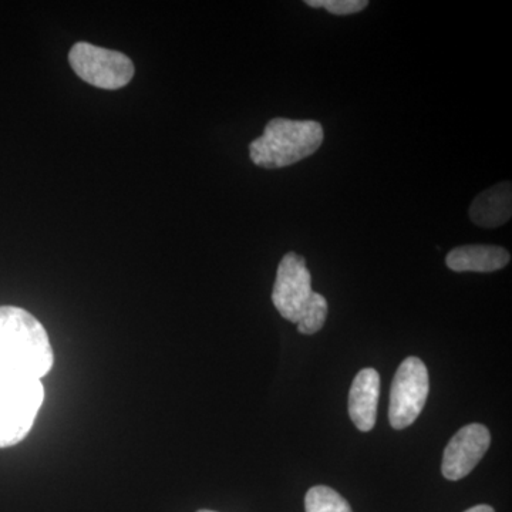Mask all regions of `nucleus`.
<instances>
[{
	"label": "nucleus",
	"instance_id": "7",
	"mask_svg": "<svg viewBox=\"0 0 512 512\" xmlns=\"http://www.w3.org/2000/svg\"><path fill=\"white\" fill-rule=\"evenodd\" d=\"M491 444V434L483 424L464 426L447 444L441 463V473L450 481L467 477L483 460Z\"/></svg>",
	"mask_w": 512,
	"mask_h": 512
},
{
	"label": "nucleus",
	"instance_id": "2",
	"mask_svg": "<svg viewBox=\"0 0 512 512\" xmlns=\"http://www.w3.org/2000/svg\"><path fill=\"white\" fill-rule=\"evenodd\" d=\"M43 402L42 380L26 375L0 356V448L16 446L29 436Z\"/></svg>",
	"mask_w": 512,
	"mask_h": 512
},
{
	"label": "nucleus",
	"instance_id": "10",
	"mask_svg": "<svg viewBox=\"0 0 512 512\" xmlns=\"http://www.w3.org/2000/svg\"><path fill=\"white\" fill-rule=\"evenodd\" d=\"M512 187L510 181L481 192L470 207V218L481 228H497L510 221Z\"/></svg>",
	"mask_w": 512,
	"mask_h": 512
},
{
	"label": "nucleus",
	"instance_id": "13",
	"mask_svg": "<svg viewBox=\"0 0 512 512\" xmlns=\"http://www.w3.org/2000/svg\"><path fill=\"white\" fill-rule=\"evenodd\" d=\"M311 8H325L332 15L346 16L362 12L367 8V0H306Z\"/></svg>",
	"mask_w": 512,
	"mask_h": 512
},
{
	"label": "nucleus",
	"instance_id": "11",
	"mask_svg": "<svg viewBox=\"0 0 512 512\" xmlns=\"http://www.w3.org/2000/svg\"><path fill=\"white\" fill-rule=\"evenodd\" d=\"M306 512H353L348 501L333 488L316 485L306 493Z\"/></svg>",
	"mask_w": 512,
	"mask_h": 512
},
{
	"label": "nucleus",
	"instance_id": "5",
	"mask_svg": "<svg viewBox=\"0 0 512 512\" xmlns=\"http://www.w3.org/2000/svg\"><path fill=\"white\" fill-rule=\"evenodd\" d=\"M429 390V370L423 360L416 356L404 359L390 390V426L396 430L412 426L426 406Z\"/></svg>",
	"mask_w": 512,
	"mask_h": 512
},
{
	"label": "nucleus",
	"instance_id": "15",
	"mask_svg": "<svg viewBox=\"0 0 512 512\" xmlns=\"http://www.w3.org/2000/svg\"><path fill=\"white\" fill-rule=\"evenodd\" d=\"M197 512H215V511H211V510H200V511H197Z\"/></svg>",
	"mask_w": 512,
	"mask_h": 512
},
{
	"label": "nucleus",
	"instance_id": "9",
	"mask_svg": "<svg viewBox=\"0 0 512 512\" xmlns=\"http://www.w3.org/2000/svg\"><path fill=\"white\" fill-rule=\"evenodd\" d=\"M510 261V252L497 245H464L454 248L446 258V264L451 271L480 274L500 271Z\"/></svg>",
	"mask_w": 512,
	"mask_h": 512
},
{
	"label": "nucleus",
	"instance_id": "14",
	"mask_svg": "<svg viewBox=\"0 0 512 512\" xmlns=\"http://www.w3.org/2000/svg\"><path fill=\"white\" fill-rule=\"evenodd\" d=\"M464 512H495L493 507H490V505H476V507L468 508L467 511Z\"/></svg>",
	"mask_w": 512,
	"mask_h": 512
},
{
	"label": "nucleus",
	"instance_id": "8",
	"mask_svg": "<svg viewBox=\"0 0 512 512\" xmlns=\"http://www.w3.org/2000/svg\"><path fill=\"white\" fill-rule=\"evenodd\" d=\"M379 397V372L370 367L360 370L350 387L349 414L353 424L363 433L375 427Z\"/></svg>",
	"mask_w": 512,
	"mask_h": 512
},
{
	"label": "nucleus",
	"instance_id": "4",
	"mask_svg": "<svg viewBox=\"0 0 512 512\" xmlns=\"http://www.w3.org/2000/svg\"><path fill=\"white\" fill-rule=\"evenodd\" d=\"M69 62L80 79L99 89H123L134 76V64L126 55L92 43H76L70 50Z\"/></svg>",
	"mask_w": 512,
	"mask_h": 512
},
{
	"label": "nucleus",
	"instance_id": "3",
	"mask_svg": "<svg viewBox=\"0 0 512 512\" xmlns=\"http://www.w3.org/2000/svg\"><path fill=\"white\" fill-rule=\"evenodd\" d=\"M325 131L313 120L274 119L264 134L249 144V157L258 167L276 170L311 157L322 146Z\"/></svg>",
	"mask_w": 512,
	"mask_h": 512
},
{
	"label": "nucleus",
	"instance_id": "1",
	"mask_svg": "<svg viewBox=\"0 0 512 512\" xmlns=\"http://www.w3.org/2000/svg\"><path fill=\"white\" fill-rule=\"evenodd\" d=\"M0 356L39 380L49 375L55 365L45 326L19 306H0Z\"/></svg>",
	"mask_w": 512,
	"mask_h": 512
},
{
	"label": "nucleus",
	"instance_id": "12",
	"mask_svg": "<svg viewBox=\"0 0 512 512\" xmlns=\"http://www.w3.org/2000/svg\"><path fill=\"white\" fill-rule=\"evenodd\" d=\"M326 318H328V301L325 296L313 292L303 309L301 320L296 323L298 332L302 335H315L325 325Z\"/></svg>",
	"mask_w": 512,
	"mask_h": 512
},
{
	"label": "nucleus",
	"instance_id": "6",
	"mask_svg": "<svg viewBox=\"0 0 512 512\" xmlns=\"http://www.w3.org/2000/svg\"><path fill=\"white\" fill-rule=\"evenodd\" d=\"M312 293V276L305 258L288 252L278 266L272 291L276 311L289 322L298 323Z\"/></svg>",
	"mask_w": 512,
	"mask_h": 512
}]
</instances>
